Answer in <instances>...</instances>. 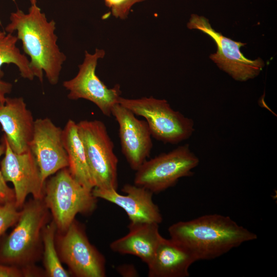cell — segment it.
<instances>
[{
  "instance_id": "obj_1",
  "label": "cell",
  "mask_w": 277,
  "mask_h": 277,
  "mask_svg": "<svg viewBox=\"0 0 277 277\" xmlns=\"http://www.w3.org/2000/svg\"><path fill=\"white\" fill-rule=\"evenodd\" d=\"M9 20L5 31L16 32L34 76L42 83L45 73L51 85H56L66 56L57 44L56 23L48 21L36 4L31 5L27 13L20 9L11 13Z\"/></svg>"
},
{
  "instance_id": "obj_2",
  "label": "cell",
  "mask_w": 277,
  "mask_h": 277,
  "mask_svg": "<svg viewBox=\"0 0 277 277\" xmlns=\"http://www.w3.org/2000/svg\"><path fill=\"white\" fill-rule=\"evenodd\" d=\"M168 232L170 238L189 249L197 261L214 259L257 239L230 217L217 214L178 222L169 227Z\"/></svg>"
},
{
  "instance_id": "obj_3",
  "label": "cell",
  "mask_w": 277,
  "mask_h": 277,
  "mask_svg": "<svg viewBox=\"0 0 277 277\" xmlns=\"http://www.w3.org/2000/svg\"><path fill=\"white\" fill-rule=\"evenodd\" d=\"M44 203L52 213L56 228L65 232L78 213L92 212L96 197L90 190L77 182L68 168L52 176L45 185Z\"/></svg>"
},
{
  "instance_id": "obj_4",
  "label": "cell",
  "mask_w": 277,
  "mask_h": 277,
  "mask_svg": "<svg viewBox=\"0 0 277 277\" xmlns=\"http://www.w3.org/2000/svg\"><path fill=\"white\" fill-rule=\"evenodd\" d=\"M118 103L145 118L152 136L164 143L177 144L188 138L194 130L193 120L174 110L165 100L120 96Z\"/></svg>"
},
{
  "instance_id": "obj_5",
  "label": "cell",
  "mask_w": 277,
  "mask_h": 277,
  "mask_svg": "<svg viewBox=\"0 0 277 277\" xmlns=\"http://www.w3.org/2000/svg\"><path fill=\"white\" fill-rule=\"evenodd\" d=\"M77 127L94 187L116 190L118 161L106 126L95 120L81 121Z\"/></svg>"
},
{
  "instance_id": "obj_6",
  "label": "cell",
  "mask_w": 277,
  "mask_h": 277,
  "mask_svg": "<svg viewBox=\"0 0 277 277\" xmlns=\"http://www.w3.org/2000/svg\"><path fill=\"white\" fill-rule=\"evenodd\" d=\"M198 157L185 144L146 160L135 171L134 184L153 193H159L174 185L181 177L192 175Z\"/></svg>"
},
{
  "instance_id": "obj_7",
  "label": "cell",
  "mask_w": 277,
  "mask_h": 277,
  "mask_svg": "<svg viewBox=\"0 0 277 277\" xmlns=\"http://www.w3.org/2000/svg\"><path fill=\"white\" fill-rule=\"evenodd\" d=\"M47 207L34 199L21 211L17 224L0 249V260L18 264L27 261L36 248L47 219Z\"/></svg>"
},
{
  "instance_id": "obj_8",
  "label": "cell",
  "mask_w": 277,
  "mask_h": 277,
  "mask_svg": "<svg viewBox=\"0 0 277 277\" xmlns=\"http://www.w3.org/2000/svg\"><path fill=\"white\" fill-rule=\"evenodd\" d=\"M190 29H197L207 34L215 43L217 51L210 58L222 70L235 80L246 81L254 78L262 70L265 64L258 58H246L240 50L245 43L236 42L224 36L213 29L208 19L203 16L192 14L187 23Z\"/></svg>"
},
{
  "instance_id": "obj_9",
  "label": "cell",
  "mask_w": 277,
  "mask_h": 277,
  "mask_svg": "<svg viewBox=\"0 0 277 277\" xmlns=\"http://www.w3.org/2000/svg\"><path fill=\"white\" fill-rule=\"evenodd\" d=\"M105 51L96 49L94 53L87 51L83 63L78 66V71L72 78L65 81L63 86L69 91L67 97L71 100L85 99L94 103L102 113L112 115L113 106L118 103L121 96L118 85L108 88L96 74L97 62L103 58Z\"/></svg>"
},
{
  "instance_id": "obj_10",
  "label": "cell",
  "mask_w": 277,
  "mask_h": 277,
  "mask_svg": "<svg viewBox=\"0 0 277 277\" xmlns=\"http://www.w3.org/2000/svg\"><path fill=\"white\" fill-rule=\"evenodd\" d=\"M2 141L5 145V151L0 169L6 182H11L14 186L16 207L24 205L29 194L34 199L42 200L45 183L42 180L38 166L31 151L29 149L24 153H17L11 148L4 135Z\"/></svg>"
},
{
  "instance_id": "obj_11",
  "label": "cell",
  "mask_w": 277,
  "mask_h": 277,
  "mask_svg": "<svg viewBox=\"0 0 277 277\" xmlns=\"http://www.w3.org/2000/svg\"><path fill=\"white\" fill-rule=\"evenodd\" d=\"M59 241L62 261L78 277L106 276L105 259L89 242L84 230L74 221Z\"/></svg>"
},
{
  "instance_id": "obj_12",
  "label": "cell",
  "mask_w": 277,
  "mask_h": 277,
  "mask_svg": "<svg viewBox=\"0 0 277 277\" xmlns=\"http://www.w3.org/2000/svg\"><path fill=\"white\" fill-rule=\"evenodd\" d=\"M29 149L35 159L44 183L48 177L68 166L63 129L48 117L35 120Z\"/></svg>"
},
{
  "instance_id": "obj_13",
  "label": "cell",
  "mask_w": 277,
  "mask_h": 277,
  "mask_svg": "<svg viewBox=\"0 0 277 277\" xmlns=\"http://www.w3.org/2000/svg\"><path fill=\"white\" fill-rule=\"evenodd\" d=\"M111 114L119 126L122 152L131 168L136 171L149 156L152 148L148 125L119 103L113 106Z\"/></svg>"
},
{
  "instance_id": "obj_14",
  "label": "cell",
  "mask_w": 277,
  "mask_h": 277,
  "mask_svg": "<svg viewBox=\"0 0 277 277\" xmlns=\"http://www.w3.org/2000/svg\"><path fill=\"white\" fill-rule=\"evenodd\" d=\"M122 191L126 195L118 193L115 189L94 187L93 195L113 203L122 208L128 215L130 223H160L162 216L158 206L152 200L153 192L135 184H125Z\"/></svg>"
},
{
  "instance_id": "obj_15",
  "label": "cell",
  "mask_w": 277,
  "mask_h": 277,
  "mask_svg": "<svg viewBox=\"0 0 277 277\" xmlns=\"http://www.w3.org/2000/svg\"><path fill=\"white\" fill-rule=\"evenodd\" d=\"M35 120L22 97H6L0 105V124L13 151L24 153L29 149Z\"/></svg>"
},
{
  "instance_id": "obj_16",
  "label": "cell",
  "mask_w": 277,
  "mask_h": 277,
  "mask_svg": "<svg viewBox=\"0 0 277 277\" xmlns=\"http://www.w3.org/2000/svg\"><path fill=\"white\" fill-rule=\"evenodd\" d=\"M196 261L184 246L171 238L163 237L148 265V276L187 277L190 266Z\"/></svg>"
},
{
  "instance_id": "obj_17",
  "label": "cell",
  "mask_w": 277,
  "mask_h": 277,
  "mask_svg": "<svg viewBox=\"0 0 277 277\" xmlns=\"http://www.w3.org/2000/svg\"><path fill=\"white\" fill-rule=\"evenodd\" d=\"M159 224L130 223L128 234L113 241L110 248L115 252L135 255L148 265L163 238L159 232Z\"/></svg>"
},
{
  "instance_id": "obj_18",
  "label": "cell",
  "mask_w": 277,
  "mask_h": 277,
  "mask_svg": "<svg viewBox=\"0 0 277 277\" xmlns=\"http://www.w3.org/2000/svg\"><path fill=\"white\" fill-rule=\"evenodd\" d=\"M63 141L68 161V169L72 176L86 188L94 187L77 123L69 119L63 129Z\"/></svg>"
},
{
  "instance_id": "obj_19",
  "label": "cell",
  "mask_w": 277,
  "mask_h": 277,
  "mask_svg": "<svg viewBox=\"0 0 277 277\" xmlns=\"http://www.w3.org/2000/svg\"><path fill=\"white\" fill-rule=\"evenodd\" d=\"M18 40L13 33L0 31V78L4 75L2 66L12 64L17 67L23 78L32 81L35 76L30 66V61L17 47Z\"/></svg>"
},
{
  "instance_id": "obj_20",
  "label": "cell",
  "mask_w": 277,
  "mask_h": 277,
  "mask_svg": "<svg viewBox=\"0 0 277 277\" xmlns=\"http://www.w3.org/2000/svg\"><path fill=\"white\" fill-rule=\"evenodd\" d=\"M56 225L54 222L45 226L43 230L44 263L47 275L50 277H69L70 273L61 264L55 246Z\"/></svg>"
},
{
  "instance_id": "obj_21",
  "label": "cell",
  "mask_w": 277,
  "mask_h": 277,
  "mask_svg": "<svg viewBox=\"0 0 277 277\" xmlns=\"http://www.w3.org/2000/svg\"><path fill=\"white\" fill-rule=\"evenodd\" d=\"M15 202L0 204V238L11 226L16 223L21 215Z\"/></svg>"
},
{
  "instance_id": "obj_22",
  "label": "cell",
  "mask_w": 277,
  "mask_h": 277,
  "mask_svg": "<svg viewBox=\"0 0 277 277\" xmlns=\"http://www.w3.org/2000/svg\"><path fill=\"white\" fill-rule=\"evenodd\" d=\"M145 0H104L106 5L116 18L125 19L132 6Z\"/></svg>"
},
{
  "instance_id": "obj_23",
  "label": "cell",
  "mask_w": 277,
  "mask_h": 277,
  "mask_svg": "<svg viewBox=\"0 0 277 277\" xmlns=\"http://www.w3.org/2000/svg\"><path fill=\"white\" fill-rule=\"evenodd\" d=\"M5 151V145L2 141L0 144V157L4 154ZM13 201L15 202L14 190L7 185L0 169V204H3Z\"/></svg>"
},
{
  "instance_id": "obj_24",
  "label": "cell",
  "mask_w": 277,
  "mask_h": 277,
  "mask_svg": "<svg viewBox=\"0 0 277 277\" xmlns=\"http://www.w3.org/2000/svg\"><path fill=\"white\" fill-rule=\"evenodd\" d=\"M24 274L18 268L0 264V277H20Z\"/></svg>"
},
{
  "instance_id": "obj_25",
  "label": "cell",
  "mask_w": 277,
  "mask_h": 277,
  "mask_svg": "<svg viewBox=\"0 0 277 277\" xmlns=\"http://www.w3.org/2000/svg\"><path fill=\"white\" fill-rule=\"evenodd\" d=\"M118 272L123 276L132 277L138 276L135 267L132 265L125 264L117 267Z\"/></svg>"
},
{
  "instance_id": "obj_26",
  "label": "cell",
  "mask_w": 277,
  "mask_h": 277,
  "mask_svg": "<svg viewBox=\"0 0 277 277\" xmlns=\"http://www.w3.org/2000/svg\"><path fill=\"white\" fill-rule=\"evenodd\" d=\"M12 89V84L0 78V102L2 104L5 101L6 95L11 93Z\"/></svg>"
},
{
  "instance_id": "obj_27",
  "label": "cell",
  "mask_w": 277,
  "mask_h": 277,
  "mask_svg": "<svg viewBox=\"0 0 277 277\" xmlns=\"http://www.w3.org/2000/svg\"><path fill=\"white\" fill-rule=\"evenodd\" d=\"M31 5L36 4V0H29Z\"/></svg>"
},
{
  "instance_id": "obj_28",
  "label": "cell",
  "mask_w": 277,
  "mask_h": 277,
  "mask_svg": "<svg viewBox=\"0 0 277 277\" xmlns=\"http://www.w3.org/2000/svg\"><path fill=\"white\" fill-rule=\"evenodd\" d=\"M0 25H2V22H1V19H0Z\"/></svg>"
},
{
  "instance_id": "obj_29",
  "label": "cell",
  "mask_w": 277,
  "mask_h": 277,
  "mask_svg": "<svg viewBox=\"0 0 277 277\" xmlns=\"http://www.w3.org/2000/svg\"><path fill=\"white\" fill-rule=\"evenodd\" d=\"M1 104H2L1 102H0V105H1Z\"/></svg>"
}]
</instances>
